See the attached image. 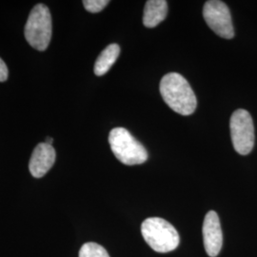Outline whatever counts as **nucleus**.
Here are the masks:
<instances>
[{
  "label": "nucleus",
  "instance_id": "obj_4",
  "mask_svg": "<svg viewBox=\"0 0 257 257\" xmlns=\"http://www.w3.org/2000/svg\"><path fill=\"white\" fill-rule=\"evenodd\" d=\"M53 21L46 5L37 4L28 18L24 35L28 43L37 51H45L52 38Z\"/></svg>",
  "mask_w": 257,
  "mask_h": 257
},
{
  "label": "nucleus",
  "instance_id": "obj_9",
  "mask_svg": "<svg viewBox=\"0 0 257 257\" xmlns=\"http://www.w3.org/2000/svg\"><path fill=\"white\" fill-rule=\"evenodd\" d=\"M168 3L165 0H148L143 14V24L147 28H155L166 19Z\"/></svg>",
  "mask_w": 257,
  "mask_h": 257
},
{
  "label": "nucleus",
  "instance_id": "obj_12",
  "mask_svg": "<svg viewBox=\"0 0 257 257\" xmlns=\"http://www.w3.org/2000/svg\"><path fill=\"white\" fill-rule=\"evenodd\" d=\"M109 3H110L109 0H84L83 1L84 8L92 14L101 12L102 10L105 9L108 6Z\"/></svg>",
  "mask_w": 257,
  "mask_h": 257
},
{
  "label": "nucleus",
  "instance_id": "obj_10",
  "mask_svg": "<svg viewBox=\"0 0 257 257\" xmlns=\"http://www.w3.org/2000/svg\"><path fill=\"white\" fill-rule=\"evenodd\" d=\"M120 47L117 44H110L97 57L94 64V74L102 76L109 72L111 66L115 63L119 56Z\"/></svg>",
  "mask_w": 257,
  "mask_h": 257
},
{
  "label": "nucleus",
  "instance_id": "obj_3",
  "mask_svg": "<svg viewBox=\"0 0 257 257\" xmlns=\"http://www.w3.org/2000/svg\"><path fill=\"white\" fill-rule=\"evenodd\" d=\"M109 143L113 155L125 165H140L147 161L146 149L125 128H112Z\"/></svg>",
  "mask_w": 257,
  "mask_h": 257
},
{
  "label": "nucleus",
  "instance_id": "obj_13",
  "mask_svg": "<svg viewBox=\"0 0 257 257\" xmlns=\"http://www.w3.org/2000/svg\"><path fill=\"white\" fill-rule=\"evenodd\" d=\"M8 68L7 65L5 64V62L0 58V82H4L8 79Z\"/></svg>",
  "mask_w": 257,
  "mask_h": 257
},
{
  "label": "nucleus",
  "instance_id": "obj_8",
  "mask_svg": "<svg viewBox=\"0 0 257 257\" xmlns=\"http://www.w3.org/2000/svg\"><path fill=\"white\" fill-rule=\"evenodd\" d=\"M55 156L53 146L45 142L38 144L34 150L29 163L31 175L36 178H40L46 175L55 164Z\"/></svg>",
  "mask_w": 257,
  "mask_h": 257
},
{
  "label": "nucleus",
  "instance_id": "obj_14",
  "mask_svg": "<svg viewBox=\"0 0 257 257\" xmlns=\"http://www.w3.org/2000/svg\"><path fill=\"white\" fill-rule=\"evenodd\" d=\"M53 142H54V139L52 138H48L46 139V141H45V143H47V144H49V145H53Z\"/></svg>",
  "mask_w": 257,
  "mask_h": 257
},
{
  "label": "nucleus",
  "instance_id": "obj_2",
  "mask_svg": "<svg viewBox=\"0 0 257 257\" xmlns=\"http://www.w3.org/2000/svg\"><path fill=\"white\" fill-rule=\"evenodd\" d=\"M141 233L148 245L157 252L173 251L180 238L175 227L160 217H150L142 223Z\"/></svg>",
  "mask_w": 257,
  "mask_h": 257
},
{
  "label": "nucleus",
  "instance_id": "obj_7",
  "mask_svg": "<svg viewBox=\"0 0 257 257\" xmlns=\"http://www.w3.org/2000/svg\"><path fill=\"white\" fill-rule=\"evenodd\" d=\"M202 232L206 252L209 256H217L223 245V233L218 214L215 211H210L206 214Z\"/></svg>",
  "mask_w": 257,
  "mask_h": 257
},
{
  "label": "nucleus",
  "instance_id": "obj_11",
  "mask_svg": "<svg viewBox=\"0 0 257 257\" xmlns=\"http://www.w3.org/2000/svg\"><path fill=\"white\" fill-rule=\"evenodd\" d=\"M79 257H110L101 245L93 242L84 244L79 250Z\"/></svg>",
  "mask_w": 257,
  "mask_h": 257
},
{
  "label": "nucleus",
  "instance_id": "obj_6",
  "mask_svg": "<svg viewBox=\"0 0 257 257\" xmlns=\"http://www.w3.org/2000/svg\"><path fill=\"white\" fill-rule=\"evenodd\" d=\"M203 17L208 26L217 36L225 39L234 37L230 9L224 2L219 0L207 1L203 8Z\"/></svg>",
  "mask_w": 257,
  "mask_h": 257
},
{
  "label": "nucleus",
  "instance_id": "obj_1",
  "mask_svg": "<svg viewBox=\"0 0 257 257\" xmlns=\"http://www.w3.org/2000/svg\"><path fill=\"white\" fill-rule=\"evenodd\" d=\"M160 93L172 110L181 114H193L197 106L196 96L189 82L181 74L170 73L160 81Z\"/></svg>",
  "mask_w": 257,
  "mask_h": 257
},
{
  "label": "nucleus",
  "instance_id": "obj_5",
  "mask_svg": "<svg viewBox=\"0 0 257 257\" xmlns=\"http://www.w3.org/2000/svg\"><path fill=\"white\" fill-rule=\"evenodd\" d=\"M230 128L234 150L241 156H247L254 146V126L248 110H235L230 117Z\"/></svg>",
  "mask_w": 257,
  "mask_h": 257
}]
</instances>
